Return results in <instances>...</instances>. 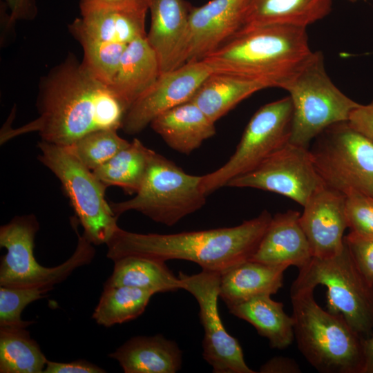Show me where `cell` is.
Segmentation results:
<instances>
[{"instance_id": "9a60e30c", "label": "cell", "mask_w": 373, "mask_h": 373, "mask_svg": "<svg viewBox=\"0 0 373 373\" xmlns=\"http://www.w3.org/2000/svg\"><path fill=\"white\" fill-rule=\"evenodd\" d=\"M212 73L207 64L199 61L161 73L150 88L131 106L122 129L127 134L139 133L162 113L190 101Z\"/></svg>"}, {"instance_id": "52a82bcc", "label": "cell", "mask_w": 373, "mask_h": 373, "mask_svg": "<svg viewBox=\"0 0 373 373\" xmlns=\"http://www.w3.org/2000/svg\"><path fill=\"white\" fill-rule=\"evenodd\" d=\"M345 242V240H344ZM327 288V309L342 315L363 339L373 334V285L361 274L345 242L343 250L325 258L312 257L291 287Z\"/></svg>"}, {"instance_id": "f546056e", "label": "cell", "mask_w": 373, "mask_h": 373, "mask_svg": "<svg viewBox=\"0 0 373 373\" xmlns=\"http://www.w3.org/2000/svg\"><path fill=\"white\" fill-rule=\"evenodd\" d=\"M47 361L26 328H0L1 373H43Z\"/></svg>"}, {"instance_id": "3957f363", "label": "cell", "mask_w": 373, "mask_h": 373, "mask_svg": "<svg viewBox=\"0 0 373 373\" xmlns=\"http://www.w3.org/2000/svg\"><path fill=\"white\" fill-rule=\"evenodd\" d=\"M306 30L281 25L241 30L202 61L214 73L283 88L314 53Z\"/></svg>"}, {"instance_id": "d4e9b609", "label": "cell", "mask_w": 373, "mask_h": 373, "mask_svg": "<svg viewBox=\"0 0 373 373\" xmlns=\"http://www.w3.org/2000/svg\"><path fill=\"white\" fill-rule=\"evenodd\" d=\"M229 313L252 325L273 349L283 350L295 339L294 321L284 311L283 303L271 295H259L228 307Z\"/></svg>"}, {"instance_id": "30bf717a", "label": "cell", "mask_w": 373, "mask_h": 373, "mask_svg": "<svg viewBox=\"0 0 373 373\" xmlns=\"http://www.w3.org/2000/svg\"><path fill=\"white\" fill-rule=\"evenodd\" d=\"M309 149L325 185L345 195L373 196V142L348 122L333 124L315 138Z\"/></svg>"}, {"instance_id": "9c48e42d", "label": "cell", "mask_w": 373, "mask_h": 373, "mask_svg": "<svg viewBox=\"0 0 373 373\" xmlns=\"http://www.w3.org/2000/svg\"><path fill=\"white\" fill-rule=\"evenodd\" d=\"M39 160L60 180L83 235L93 245L106 244L119 228L118 216L105 199L106 187L67 146L41 141Z\"/></svg>"}, {"instance_id": "6da1fadb", "label": "cell", "mask_w": 373, "mask_h": 373, "mask_svg": "<svg viewBox=\"0 0 373 373\" xmlns=\"http://www.w3.org/2000/svg\"><path fill=\"white\" fill-rule=\"evenodd\" d=\"M37 108L34 120L14 129L5 126L1 144L37 132L42 141L70 146L90 132L122 128L128 111L112 87L72 53L41 80Z\"/></svg>"}, {"instance_id": "f1b7e54d", "label": "cell", "mask_w": 373, "mask_h": 373, "mask_svg": "<svg viewBox=\"0 0 373 373\" xmlns=\"http://www.w3.org/2000/svg\"><path fill=\"white\" fill-rule=\"evenodd\" d=\"M154 294L136 287H104L92 318L105 327L134 320L143 314Z\"/></svg>"}, {"instance_id": "ac0fdd59", "label": "cell", "mask_w": 373, "mask_h": 373, "mask_svg": "<svg viewBox=\"0 0 373 373\" xmlns=\"http://www.w3.org/2000/svg\"><path fill=\"white\" fill-rule=\"evenodd\" d=\"M300 213L289 210L271 220L250 260L276 266L299 269L312 258V252L300 223Z\"/></svg>"}, {"instance_id": "83f0119b", "label": "cell", "mask_w": 373, "mask_h": 373, "mask_svg": "<svg viewBox=\"0 0 373 373\" xmlns=\"http://www.w3.org/2000/svg\"><path fill=\"white\" fill-rule=\"evenodd\" d=\"M153 151L134 138L128 146L93 173L106 188L115 186L129 194L136 193L145 177Z\"/></svg>"}, {"instance_id": "e575fe53", "label": "cell", "mask_w": 373, "mask_h": 373, "mask_svg": "<svg viewBox=\"0 0 373 373\" xmlns=\"http://www.w3.org/2000/svg\"><path fill=\"white\" fill-rule=\"evenodd\" d=\"M344 240L357 267L373 285V238H365L351 232Z\"/></svg>"}, {"instance_id": "8d00e7d4", "label": "cell", "mask_w": 373, "mask_h": 373, "mask_svg": "<svg viewBox=\"0 0 373 373\" xmlns=\"http://www.w3.org/2000/svg\"><path fill=\"white\" fill-rule=\"evenodd\" d=\"M3 2L9 10L8 26H12L17 20H32L37 15L35 0H3Z\"/></svg>"}, {"instance_id": "836d02e7", "label": "cell", "mask_w": 373, "mask_h": 373, "mask_svg": "<svg viewBox=\"0 0 373 373\" xmlns=\"http://www.w3.org/2000/svg\"><path fill=\"white\" fill-rule=\"evenodd\" d=\"M345 196V213L350 232L373 238V196L356 191Z\"/></svg>"}, {"instance_id": "7c38bea8", "label": "cell", "mask_w": 373, "mask_h": 373, "mask_svg": "<svg viewBox=\"0 0 373 373\" xmlns=\"http://www.w3.org/2000/svg\"><path fill=\"white\" fill-rule=\"evenodd\" d=\"M220 275L205 269L191 275L178 273L182 289L189 292L199 305L204 332L202 356L214 373H255L246 363L238 341L227 332L222 322L218 307Z\"/></svg>"}, {"instance_id": "d590c367", "label": "cell", "mask_w": 373, "mask_h": 373, "mask_svg": "<svg viewBox=\"0 0 373 373\" xmlns=\"http://www.w3.org/2000/svg\"><path fill=\"white\" fill-rule=\"evenodd\" d=\"M106 371L99 366L84 359L68 363L55 362L48 360L43 373H104Z\"/></svg>"}, {"instance_id": "7402d4cb", "label": "cell", "mask_w": 373, "mask_h": 373, "mask_svg": "<svg viewBox=\"0 0 373 373\" xmlns=\"http://www.w3.org/2000/svg\"><path fill=\"white\" fill-rule=\"evenodd\" d=\"M285 266L246 260L220 275L219 297L227 307L259 295H272L283 286Z\"/></svg>"}, {"instance_id": "44dd1931", "label": "cell", "mask_w": 373, "mask_h": 373, "mask_svg": "<svg viewBox=\"0 0 373 373\" xmlns=\"http://www.w3.org/2000/svg\"><path fill=\"white\" fill-rule=\"evenodd\" d=\"M161 73L155 51L146 36L140 37L129 43L125 48L111 86L128 110L156 82Z\"/></svg>"}, {"instance_id": "603a6c76", "label": "cell", "mask_w": 373, "mask_h": 373, "mask_svg": "<svg viewBox=\"0 0 373 373\" xmlns=\"http://www.w3.org/2000/svg\"><path fill=\"white\" fill-rule=\"evenodd\" d=\"M332 8V0H248L241 30L272 25L307 28Z\"/></svg>"}, {"instance_id": "b9f144b4", "label": "cell", "mask_w": 373, "mask_h": 373, "mask_svg": "<svg viewBox=\"0 0 373 373\" xmlns=\"http://www.w3.org/2000/svg\"><path fill=\"white\" fill-rule=\"evenodd\" d=\"M349 1H351V2H356V1H357L358 0H349Z\"/></svg>"}, {"instance_id": "d6a6232c", "label": "cell", "mask_w": 373, "mask_h": 373, "mask_svg": "<svg viewBox=\"0 0 373 373\" xmlns=\"http://www.w3.org/2000/svg\"><path fill=\"white\" fill-rule=\"evenodd\" d=\"M46 294L37 287L0 286V328H27L34 322L22 320L21 312L29 304L43 298Z\"/></svg>"}, {"instance_id": "f35d334b", "label": "cell", "mask_w": 373, "mask_h": 373, "mask_svg": "<svg viewBox=\"0 0 373 373\" xmlns=\"http://www.w3.org/2000/svg\"><path fill=\"white\" fill-rule=\"evenodd\" d=\"M260 373H300L301 369L293 359L285 356H275L262 364Z\"/></svg>"}, {"instance_id": "4fadbf2b", "label": "cell", "mask_w": 373, "mask_h": 373, "mask_svg": "<svg viewBox=\"0 0 373 373\" xmlns=\"http://www.w3.org/2000/svg\"><path fill=\"white\" fill-rule=\"evenodd\" d=\"M323 186L309 148L289 142L253 170L232 179L226 186L254 188L278 193L303 207Z\"/></svg>"}, {"instance_id": "e0dca14e", "label": "cell", "mask_w": 373, "mask_h": 373, "mask_svg": "<svg viewBox=\"0 0 373 373\" xmlns=\"http://www.w3.org/2000/svg\"><path fill=\"white\" fill-rule=\"evenodd\" d=\"M149 10L148 0L134 1L116 6L93 7L80 10L68 29L77 39L128 44L146 36L145 19Z\"/></svg>"}, {"instance_id": "8fae6325", "label": "cell", "mask_w": 373, "mask_h": 373, "mask_svg": "<svg viewBox=\"0 0 373 373\" xmlns=\"http://www.w3.org/2000/svg\"><path fill=\"white\" fill-rule=\"evenodd\" d=\"M289 96L260 107L251 117L233 154L216 171L202 175L201 189L208 195L226 186L289 142L292 120Z\"/></svg>"}, {"instance_id": "ab89813d", "label": "cell", "mask_w": 373, "mask_h": 373, "mask_svg": "<svg viewBox=\"0 0 373 373\" xmlns=\"http://www.w3.org/2000/svg\"><path fill=\"white\" fill-rule=\"evenodd\" d=\"M363 362L361 373H373V334L362 340Z\"/></svg>"}, {"instance_id": "1f68e13d", "label": "cell", "mask_w": 373, "mask_h": 373, "mask_svg": "<svg viewBox=\"0 0 373 373\" xmlns=\"http://www.w3.org/2000/svg\"><path fill=\"white\" fill-rule=\"evenodd\" d=\"M84 50L83 62L102 82L111 86L128 44L89 39L77 40Z\"/></svg>"}, {"instance_id": "ffe728a7", "label": "cell", "mask_w": 373, "mask_h": 373, "mask_svg": "<svg viewBox=\"0 0 373 373\" xmlns=\"http://www.w3.org/2000/svg\"><path fill=\"white\" fill-rule=\"evenodd\" d=\"M150 125L171 149L185 155L198 149L216 132L215 122L191 101L162 113Z\"/></svg>"}, {"instance_id": "7a4b0ae2", "label": "cell", "mask_w": 373, "mask_h": 373, "mask_svg": "<svg viewBox=\"0 0 373 373\" xmlns=\"http://www.w3.org/2000/svg\"><path fill=\"white\" fill-rule=\"evenodd\" d=\"M271 218L264 210L237 226L169 234L139 233L119 227L106 244V256L112 261L131 255L164 262L184 260L222 274L251 259Z\"/></svg>"}, {"instance_id": "5bb4252c", "label": "cell", "mask_w": 373, "mask_h": 373, "mask_svg": "<svg viewBox=\"0 0 373 373\" xmlns=\"http://www.w3.org/2000/svg\"><path fill=\"white\" fill-rule=\"evenodd\" d=\"M247 1L211 0L193 6L169 70L202 61L235 36L242 28Z\"/></svg>"}, {"instance_id": "60d3db41", "label": "cell", "mask_w": 373, "mask_h": 373, "mask_svg": "<svg viewBox=\"0 0 373 373\" xmlns=\"http://www.w3.org/2000/svg\"><path fill=\"white\" fill-rule=\"evenodd\" d=\"M135 0H79V9L93 7L116 6L128 3Z\"/></svg>"}, {"instance_id": "8992f818", "label": "cell", "mask_w": 373, "mask_h": 373, "mask_svg": "<svg viewBox=\"0 0 373 373\" xmlns=\"http://www.w3.org/2000/svg\"><path fill=\"white\" fill-rule=\"evenodd\" d=\"M39 224L34 215L16 216L0 228V246L7 252L1 258L0 286L37 287L48 293L77 268L88 265L95 251L86 237L75 232L78 242L75 252L64 263L46 267L34 256L35 238Z\"/></svg>"}, {"instance_id": "cb8c5ba5", "label": "cell", "mask_w": 373, "mask_h": 373, "mask_svg": "<svg viewBox=\"0 0 373 373\" xmlns=\"http://www.w3.org/2000/svg\"><path fill=\"white\" fill-rule=\"evenodd\" d=\"M151 26L146 38L155 51L162 73L169 70L193 7L185 0H148Z\"/></svg>"}, {"instance_id": "ba28073f", "label": "cell", "mask_w": 373, "mask_h": 373, "mask_svg": "<svg viewBox=\"0 0 373 373\" xmlns=\"http://www.w3.org/2000/svg\"><path fill=\"white\" fill-rule=\"evenodd\" d=\"M201 180L202 175L189 174L173 161L153 151L135 195L110 205L117 216L136 211L171 227L205 204L207 195L201 189Z\"/></svg>"}, {"instance_id": "d6986e66", "label": "cell", "mask_w": 373, "mask_h": 373, "mask_svg": "<svg viewBox=\"0 0 373 373\" xmlns=\"http://www.w3.org/2000/svg\"><path fill=\"white\" fill-rule=\"evenodd\" d=\"M108 357L117 361L125 373H175L182 364L178 344L162 334L133 336Z\"/></svg>"}, {"instance_id": "484cf974", "label": "cell", "mask_w": 373, "mask_h": 373, "mask_svg": "<svg viewBox=\"0 0 373 373\" xmlns=\"http://www.w3.org/2000/svg\"><path fill=\"white\" fill-rule=\"evenodd\" d=\"M111 275L104 287L126 286L149 290L155 294L182 289V283L166 262L140 256H126L113 261Z\"/></svg>"}, {"instance_id": "4dcf8cb0", "label": "cell", "mask_w": 373, "mask_h": 373, "mask_svg": "<svg viewBox=\"0 0 373 373\" xmlns=\"http://www.w3.org/2000/svg\"><path fill=\"white\" fill-rule=\"evenodd\" d=\"M129 144L118 135L117 130L102 129L90 132L67 146L93 171Z\"/></svg>"}, {"instance_id": "74e56055", "label": "cell", "mask_w": 373, "mask_h": 373, "mask_svg": "<svg viewBox=\"0 0 373 373\" xmlns=\"http://www.w3.org/2000/svg\"><path fill=\"white\" fill-rule=\"evenodd\" d=\"M348 123L373 142V100L357 107L352 113Z\"/></svg>"}, {"instance_id": "5b68a950", "label": "cell", "mask_w": 373, "mask_h": 373, "mask_svg": "<svg viewBox=\"0 0 373 373\" xmlns=\"http://www.w3.org/2000/svg\"><path fill=\"white\" fill-rule=\"evenodd\" d=\"M283 89L288 92L293 108L289 142L306 148L329 126L348 122L361 105L333 83L320 51L314 52Z\"/></svg>"}, {"instance_id": "2e32d148", "label": "cell", "mask_w": 373, "mask_h": 373, "mask_svg": "<svg viewBox=\"0 0 373 373\" xmlns=\"http://www.w3.org/2000/svg\"><path fill=\"white\" fill-rule=\"evenodd\" d=\"M345 195L323 186L303 207L300 223L313 257L325 258L339 254L345 245L347 226Z\"/></svg>"}, {"instance_id": "4316f807", "label": "cell", "mask_w": 373, "mask_h": 373, "mask_svg": "<svg viewBox=\"0 0 373 373\" xmlns=\"http://www.w3.org/2000/svg\"><path fill=\"white\" fill-rule=\"evenodd\" d=\"M264 88L266 86L258 81L213 72L190 101L216 122L240 102Z\"/></svg>"}, {"instance_id": "277c9868", "label": "cell", "mask_w": 373, "mask_h": 373, "mask_svg": "<svg viewBox=\"0 0 373 373\" xmlns=\"http://www.w3.org/2000/svg\"><path fill=\"white\" fill-rule=\"evenodd\" d=\"M314 289L291 287L294 338L309 364L323 373H361L362 338L344 317L323 309Z\"/></svg>"}]
</instances>
